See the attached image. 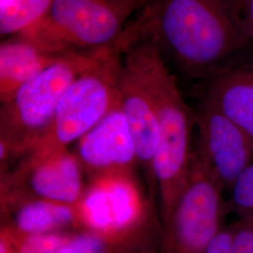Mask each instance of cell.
Listing matches in <instances>:
<instances>
[{"label": "cell", "instance_id": "5", "mask_svg": "<svg viewBox=\"0 0 253 253\" xmlns=\"http://www.w3.org/2000/svg\"><path fill=\"white\" fill-rule=\"evenodd\" d=\"M162 54L153 43L140 41L124 51L118 81V106L135 143L138 161L152 172L160 133L155 70Z\"/></svg>", "mask_w": 253, "mask_h": 253}, {"label": "cell", "instance_id": "22", "mask_svg": "<svg viewBox=\"0 0 253 253\" xmlns=\"http://www.w3.org/2000/svg\"><path fill=\"white\" fill-rule=\"evenodd\" d=\"M0 253H16L8 237L0 231Z\"/></svg>", "mask_w": 253, "mask_h": 253}, {"label": "cell", "instance_id": "4", "mask_svg": "<svg viewBox=\"0 0 253 253\" xmlns=\"http://www.w3.org/2000/svg\"><path fill=\"white\" fill-rule=\"evenodd\" d=\"M123 50L116 43L103 49L64 93L54 113V148L79 141L118 105V81Z\"/></svg>", "mask_w": 253, "mask_h": 253}, {"label": "cell", "instance_id": "26", "mask_svg": "<svg viewBox=\"0 0 253 253\" xmlns=\"http://www.w3.org/2000/svg\"><path fill=\"white\" fill-rule=\"evenodd\" d=\"M6 193H7V186L5 185L2 178H0V201L4 200V196Z\"/></svg>", "mask_w": 253, "mask_h": 253}, {"label": "cell", "instance_id": "27", "mask_svg": "<svg viewBox=\"0 0 253 253\" xmlns=\"http://www.w3.org/2000/svg\"><path fill=\"white\" fill-rule=\"evenodd\" d=\"M247 219L251 222V224L253 226V211L252 213H250V214H249V217H248Z\"/></svg>", "mask_w": 253, "mask_h": 253}, {"label": "cell", "instance_id": "28", "mask_svg": "<svg viewBox=\"0 0 253 253\" xmlns=\"http://www.w3.org/2000/svg\"><path fill=\"white\" fill-rule=\"evenodd\" d=\"M144 1H145V0H138V9H139L140 6L144 3Z\"/></svg>", "mask_w": 253, "mask_h": 253}, {"label": "cell", "instance_id": "2", "mask_svg": "<svg viewBox=\"0 0 253 253\" xmlns=\"http://www.w3.org/2000/svg\"><path fill=\"white\" fill-rule=\"evenodd\" d=\"M74 207L77 224L99 236L112 253L145 245L150 212L132 172L97 174Z\"/></svg>", "mask_w": 253, "mask_h": 253}, {"label": "cell", "instance_id": "23", "mask_svg": "<svg viewBox=\"0 0 253 253\" xmlns=\"http://www.w3.org/2000/svg\"><path fill=\"white\" fill-rule=\"evenodd\" d=\"M107 1L120 7H123L125 9L132 10L134 12L136 10H138V0H107Z\"/></svg>", "mask_w": 253, "mask_h": 253}, {"label": "cell", "instance_id": "20", "mask_svg": "<svg viewBox=\"0 0 253 253\" xmlns=\"http://www.w3.org/2000/svg\"><path fill=\"white\" fill-rule=\"evenodd\" d=\"M234 253H253V226L246 219L233 225Z\"/></svg>", "mask_w": 253, "mask_h": 253}, {"label": "cell", "instance_id": "3", "mask_svg": "<svg viewBox=\"0 0 253 253\" xmlns=\"http://www.w3.org/2000/svg\"><path fill=\"white\" fill-rule=\"evenodd\" d=\"M160 133L152 163L160 191L163 223L175 208L190 175V133L194 114L183 99L176 79L163 57L155 70Z\"/></svg>", "mask_w": 253, "mask_h": 253}, {"label": "cell", "instance_id": "1", "mask_svg": "<svg viewBox=\"0 0 253 253\" xmlns=\"http://www.w3.org/2000/svg\"><path fill=\"white\" fill-rule=\"evenodd\" d=\"M121 34L125 50L153 43L165 62L207 81L244 58L253 45L235 22L228 0H145Z\"/></svg>", "mask_w": 253, "mask_h": 253}, {"label": "cell", "instance_id": "11", "mask_svg": "<svg viewBox=\"0 0 253 253\" xmlns=\"http://www.w3.org/2000/svg\"><path fill=\"white\" fill-rule=\"evenodd\" d=\"M206 82L203 100L219 110L253 140V58H242Z\"/></svg>", "mask_w": 253, "mask_h": 253}, {"label": "cell", "instance_id": "10", "mask_svg": "<svg viewBox=\"0 0 253 253\" xmlns=\"http://www.w3.org/2000/svg\"><path fill=\"white\" fill-rule=\"evenodd\" d=\"M78 159L96 175L132 172L139 163L135 143L118 105L79 140Z\"/></svg>", "mask_w": 253, "mask_h": 253}, {"label": "cell", "instance_id": "21", "mask_svg": "<svg viewBox=\"0 0 253 253\" xmlns=\"http://www.w3.org/2000/svg\"><path fill=\"white\" fill-rule=\"evenodd\" d=\"M205 253H234L233 226L220 228L209 242Z\"/></svg>", "mask_w": 253, "mask_h": 253}, {"label": "cell", "instance_id": "17", "mask_svg": "<svg viewBox=\"0 0 253 253\" xmlns=\"http://www.w3.org/2000/svg\"><path fill=\"white\" fill-rule=\"evenodd\" d=\"M232 201L235 208L246 214L253 211V163L241 172L232 185Z\"/></svg>", "mask_w": 253, "mask_h": 253}, {"label": "cell", "instance_id": "16", "mask_svg": "<svg viewBox=\"0 0 253 253\" xmlns=\"http://www.w3.org/2000/svg\"><path fill=\"white\" fill-rule=\"evenodd\" d=\"M1 232L8 237L16 253H57L71 236L61 232L18 235L8 228Z\"/></svg>", "mask_w": 253, "mask_h": 253}, {"label": "cell", "instance_id": "12", "mask_svg": "<svg viewBox=\"0 0 253 253\" xmlns=\"http://www.w3.org/2000/svg\"><path fill=\"white\" fill-rule=\"evenodd\" d=\"M29 187L37 198L75 206L84 192L81 163L66 149H53L33 165Z\"/></svg>", "mask_w": 253, "mask_h": 253}, {"label": "cell", "instance_id": "13", "mask_svg": "<svg viewBox=\"0 0 253 253\" xmlns=\"http://www.w3.org/2000/svg\"><path fill=\"white\" fill-rule=\"evenodd\" d=\"M72 224H77L74 206L37 198L20 207L13 226L8 229L18 235H40L60 232Z\"/></svg>", "mask_w": 253, "mask_h": 253}, {"label": "cell", "instance_id": "7", "mask_svg": "<svg viewBox=\"0 0 253 253\" xmlns=\"http://www.w3.org/2000/svg\"><path fill=\"white\" fill-rule=\"evenodd\" d=\"M133 13L107 0H53L27 32L53 34L64 45L94 52L116 44Z\"/></svg>", "mask_w": 253, "mask_h": 253}, {"label": "cell", "instance_id": "6", "mask_svg": "<svg viewBox=\"0 0 253 253\" xmlns=\"http://www.w3.org/2000/svg\"><path fill=\"white\" fill-rule=\"evenodd\" d=\"M222 186L199 156L193 155L190 175L171 216L163 223L160 253H205L221 228Z\"/></svg>", "mask_w": 253, "mask_h": 253}, {"label": "cell", "instance_id": "18", "mask_svg": "<svg viewBox=\"0 0 253 253\" xmlns=\"http://www.w3.org/2000/svg\"><path fill=\"white\" fill-rule=\"evenodd\" d=\"M57 253H111L106 243L88 232L71 235Z\"/></svg>", "mask_w": 253, "mask_h": 253}, {"label": "cell", "instance_id": "15", "mask_svg": "<svg viewBox=\"0 0 253 253\" xmlns=\"http://www.w3.org/2000/svg\"><path fill=\"white\" fill-rule=\"evenodd\" d=\"M53 0H4L0 2V35L27 31L44 17Z\"/></svg>", "mask_w": 253, "mask_h": 253}, {"label": "cell", "instance_id": "8", "mask_svg": "<svg viewBox=\"0 0 253 253\" xmlns=\"http://www.w3.org/2000/svg\"><path fill=\"white\" fill-rule=\"evenodd\" d=\"M102 50L72 52L65 57L49 61L33 77L23 83L14 92V111L22 126L29 131H40L51 126L64 93Z\"/></svg>", "mask_w": 253, "mask_h": 253}, {"label": "cell", "instance_id": "14", "mask_svg": "<svg viewBox=\"0 0 253 253\" xmlns=\"http://www.w3.org/2000/svg\"><path fill=\"white\" fill-rule=\"evenodd\" d=\"M49 61L28 42L0 45V95L15 92Z\"/></svg>", "mask_w": 253, "mask_h": 253}, {"label": "cell", "instance_id": "19", "mask_svg": "<svg viewBox=\"0 0 253 253\" xmlns=\"http://www.w3.org/2000/svg\"><path fill=\"white\" fill-rule=\"evenodd\" d=\"M235 22L253 45V0H228Z\"/></svg>", "mask_w": 253, "mask_h": 253}, {"label": "cell", "instance_id": "29", "mask_svg": "<svg viewBox=\"0 0 253 253\" xmlns=\"http://www.w3.org/2000/svg\"><path fill=\"white\" fill-rule=\"evenodd\" d=\"M2 1H4V0H0V2H2Z\"/></svg>", "mask_w": 253, "mask_h": 253}, {"label": "cell", "instance_id": "24", "mask_svg": "<svg viewBox=\"0 0 253 253\" xmlns=\"http://www.w3.org/2000/svg\"><path fill=\"white\" fill-rule=\"evenodd\" d=\"M116 253H155L152 250H150L149 248H147L145 245L138 247L135 249H131V250H127L124 252H118Z\"/></svg>", "mask_w": 253, "mask_h": 253}, {"label": "cell", "instance_id": "25", "mask_svg": "<svg viewBox=\"0 0 253 253\" xmlns=\"http://www.w3.org/2000/svg\"><path fill=\"white\" fill-rule=\"evenodd\" d=\"M8 154V146L6 143L0 138V163L3 162Z\"/></svg>", "mask_w": 253, "mask_h": 253}, {"label": "cell", "instance_id": "9", "mask_svg": "<svg viewBox=\"0 0 253 253\" xmlns=\"http://www.w3.org/2000/svg\"><path fill=\"white\" fill-rule=\"evenodd\" d=\"M194 121L199 130L197 155L222 188H231L237 176L253 163V139L205 100L194 114Z\"/></svg>", "mask_w": 253, "mask_h": 253}]
</instances>
